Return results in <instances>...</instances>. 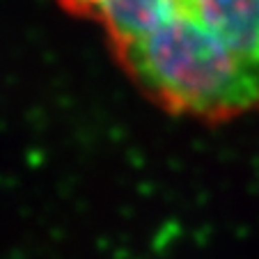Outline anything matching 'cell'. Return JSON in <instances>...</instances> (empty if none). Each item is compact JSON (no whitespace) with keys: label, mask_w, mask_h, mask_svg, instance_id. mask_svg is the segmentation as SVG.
<instances>
[{"label":"cell","mask_w":259,"mask_h":259,"mask_svg":"<svg viewBox=\"0 0 259 259\" xmlns=\"http://www.w3.org/2000/svg\"><path fill=\"white\" fill-rule=\"evenodd\" d=\"M97 25L161 110L223 124L259 113V0H55Z\"/></svg>","instance_id":"6da1fadb"}]
</instances>
